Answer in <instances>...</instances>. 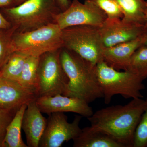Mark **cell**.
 <instances>
[{"label":"cell","instance_id":"obj_28","mask_svg":"<svg viewBox=\"0 0 147 147\" xmlns=\"http://www.w3.org/2000/svg\"><path fill=\"white\" fill-rule=\"evenodd\" d=\"M26 0H14V3L16 5V6L21 4L24 3Z\"/></svg>","mask_w":147,"mask_h":147},{"label":"cell","instance_id":"obj_27","mask_svg":"<svg viewBox=\"0 0 147 147\" xmlns=\"http://www.w3.org/2000/svg\"><path fill=\"white\" fill-rule=\"evenodd\" d=\"M13 2L14 0H0V8L8 7Z\"/></svg>","mask_w":147,"mask_h":147},{"label":"cell","instance_id":"obj_11","mask_svg":"<svg viewBox=\"0 0 147 147\" xmlns=\"http://www.w3.org/2000/svg\"><path fill=\"white\" fill-rule=\"evenodd\" d=\"M35 101L41 112L48 115L54 113L70 112L88 118L94 113L92 108L86 101L62 94L40 96L37 98Z\"/></svg>","mask_w":147,"mask_h":147},{"label":"cell","instance_id":"obj_15","mask_svg":"<svg viewBox=\"0 0 147 147\" xmlns=\"http://www.w3.org/2000/svg\"><path fill=\"white\" fill-rule=\"evenodd\" d=\"M73 142L74 147H125L105 130L91 125L82 129Z\"/></svg>","mask_w":147,"mask_h":147},{"label":"cell","instance_id":"obj_8","mask_svg":"<svg viewBox=\"0 0 147 147\" xmlns=\"http://www.w3.org/2000/svg\"><path fill=\"white\" fill-rule=\"evenodd\" d=\"M107 18L105 12L90 0H86L84 3L73 0L68 8L56 16L55 23L61 30L81 25L100 27Z\"/></svg>","mask_w":147,"mask_h":147},{"label":"cell","instance_id":"obj_18","mask_svg":"<svg viewBox=\"0 0 147 147\" xmlns=\"http://www.w3.org/2000/svg\"><path fill=\"white\" fill-rule=\"evenodd\" d=\"M39 61L40 57L28 56L18 81V82L24 86L34 91L36 94Z\"/></svg>","mask_w":147,"mask_h":147},{"label":"cell","instance_id":"obj_12","mask_svg":"<svg viewBox=\"0 0 147 147\" xmlns=\"http://www.w3.org/2000/svg\"><path fill=\"white\" fill-rule=\"evenodd\" d=\"M37 97L34 91L19 82L0 76V106L17 109L36 100Z\"/></svg>","mask_w":147,"mask_h":147},{"label":"cell","instance_id":"obj_9","mask_svg":"<svg viewBox=\"0 0 147 147\" xmlns=\"http://www.w3.org/2000/svg\"><path fill=\"white\" fill-rule=\"evenodd\" d=\"M49 115L39 147H61L64 143L73 140L81 133L79 125L82 116L76 115L72 122L69 123L63 113H54Z\"/></svg>","mask_w":147,"mask_h":147},{"label":"cell","instance_id":"obj_30","mask_svg":"<svg viewBox=\"0 0 147 147\" xmlns=\"http://www.w3.org/2000/svg\"><path fill=\"white\" fill-rule=\"evenodd\" d=\"M146 18L147 20V11L146 12ZM145 26L147 27V21L146 23V24H145Z\"/></svg>","mask_w":147,"mask_h":147},{"label":"cell","instance_id":"obj_22","mask_svg":"<svg viewBox=\"0 0 147 147\" xmlns=\"http://www.w3.org/2000/svg\"><path fill=\"white\" fill-rule=\"evenodd\" d=\"M105 12L108 19H122L123 14L115 0H90Z\"/></svg>","mask_w":147,"mask_h":147},{"label":"cell","instance_id":"obj_2","mask_svg":"<svg viewBox=\"0 0 147 147\" xmlns=\"http://www.w3.org/2000/svg\"><path fill=\"white\" fill-rule=\"evenodd\" d=\"M60 57L69 79L63 95L80 98L89 104L103 98L98 78L96 65L64 47L61 49Z\"/></svg>","mask_w":147,"mask_h":147},{"label":"cell","instance_id":"obj_17","mask_svg":"<svg viewBox=\"0 0 147 147\" xmlns=\"http://www.w3.org/2000/svg\"><path fill=\"white\" fill-rule=\"evenodd\" d=\"M27 104L22 105L16 111L15 116L7 128L3 147H28L21 137L22 121Z\"/></svg>","mask_w":147,"mask_h":147},{"label":"cell","instance_id":"obj_14","mask_svg":"<svg viewBox=\"0 0 147 147\" xmlns=\"http://www.w3.org/2000/svg\"><path fill=\"white\" fill-rule=\"evenodd\" d=\"M42 113L35 100L27 104L22 121V129L26 134L28 147H39L47 122Z\"/></svg>","mask_w":147,"mask_h":147},{"label":"cell","instance_id":"obj_4","mask_svg":"<svg viewBox=\"0 0 147 147\" xmlns=\"http://www.w3.org/2000/svg\"><path fill=\"white\" fill-rule=\"evenodd\" d=\"M96 68L105 104H109L116 95L125 99L144 98L141 91L145 89L144 80L139 76L130 71L116 70L103 61L96 64Z\"/></svg>","mask_w":147,"mask_h":147},{"label":"cell","instance_id":"obj_26","mask_svg":"<svg viewBox=\"0 0 147 147\" xmlns=\"http://www.w3.org/2000/svg\"><path fill=\"white\" fill-rule=\"evenodd\" d=\"M57 1L62 11L66 10L70 4L69 0H57Z\"/></svg>","mask_w":147,"mask_h":147},{"label":"cell","instance_id":"obj_1","mask_svg":"<svg viewBox=\"0 0 147 147\" xmlns=\"http://www.w3.org/2000/svg\"><path fill=\"white\" fill-rule=\"evenodd\" d=\"M147 105L146 99L134 98L126 105L97 110L88 119L91 126L105 130L125 147H133L135 131Z\"/></svg>","mask_w":147,"mask_h":147},{"label":"cell","instance_id":"obj_23","mask_svg":"<svg viewBox=\"0 0 147 147\" xmlns=\"http://www.w3.org/2000/svg\"><path fill=\"white\" fill-rule=\"evenodd\" d=\"M133 147H147V105L135 131Z\"/></svg>","mask_w":147,"mask_h":147},{"label":"cell","instance_id":"obj_13","mask_svg":"<svg viewBox=\"0 0 147 147\" xmlns=\"http://www.w3.org/2000/svg\"><path fill=\"white\" fill-rule=\"evenodd\" d=\"M145 31L142 35L135 39L112 47H105L102 55L103 61L118 71H126L131 56L136 50L144 44Z\"/></svg>","mask_w":147,"mask_h":147},{"label":"cell","instance_id":"obj_5","mask_svg":"<svg viewBox=\"0 0 147 147\" xmlns=\"http://www.w3.org/2000/svg\"><path fill=\"white\" fill-rule=\"evenodd\" d=\"M12 42L14 52L32 57H40L63 47L62 30L55 23L30 31L16 32Z\"/></svg>","mask_w":147,"mask_h":147},{"label":"cell","instance_id":"obj_3","mask_svg":"<svg viewBox=\"0 0 147 147\" xmlns=\"http://www.w3.org/2000/svg\"><path fill=\"white\" fill-rule=\"evenodd\" d=\"M62 11L57 0H26L19 5L1 9L16 32L30 31L55 23V17Z\"/></svg>","mask_w":147,"mask_h":147},{"label":"cell","instance_id":"obj_25","mask_svg":"<svg viewBox=\"0 0 147 147\" xmlns=\"http://www.w3.org/2000/svg\"><path fill=\"white\" fill-rule=\"evenodd\" d=\"M11 27L10 22L0 12V30L9 29Z\"/></svg>","mask_w":147,"mask_h":147},{"label":"cell","instance_id":"obj_24","mask_svg":"<svg viewBox=\"0 0 147 147\" xmlns=\"http://www.w3.org/2000/svg\"><path fill=\"white\" fill-rule=\"evenodd\" d=\"M18 109H9L0 106V147H3L7 128Z\"/></svg>","mask_w":147,"mask_h":147},{"label":"cell","instance_id":"obj_7","mask_svg":"<svg viewBox=\"0 0 147 147\" xmlns=\"http://www.w3.org/2000/svg\"><path fill=\"white\" fill-rule=\"evenodd\" d=\"M61 49L45 53L40 57L38 97L63 95L65 92L69 79L61 63Z\"/></svg>","mask_w":147,"mask_h":147},{"label":"cell","instance_id":"obj_29","mask_svg":"<svg viewBox=\"0 0 147 147\" xmlns=\"http://www.w3.org/2000/svg\"><path fill=\"white\" fill-rule=\"evenodd\" d=\"M146 27V31H145V40L144 45H147V27Z\"/></svg>","mask_w":147,"mask_h":147},{"label":"cell","instance_id":"obj_16","mask_svg":"<svg viewBox=\"0 0 147 147\" xmlns=\"http://www.w3.org/2000/svg\"><path fill=\"white\" fill-rule=\"evenodd\" d=\"M123 14L122 20L127 23L145 25L147 22V1L146 0H115Z\"/></svg>","mask_w":147,"mask_h":147},{"label":"cell","instance_id":"obj_19","mask_svg":"<svg viewBox=\"0 0 147 147\" xmlns=\"http://www.w3.org/2000/svg\"><path fill=\"white\" fill-rule=\"evenodd\" d=\"M28 57L27 55L20 52H13L0 70V76L18 82Z\"/></svg>","mask_w":147,"mask_h":147},{"label":"cell","instance_id":"obj_21","mask_svg":"<svg viewBox=\"0 0 147 147\" xmlns=\"http://www.w3.org/2000/svg\"><path fill=\"white\" fill-rule=\"evenodd\" d=\"M16 30L13 26L9 29L0 30V70L14 52L12 39Z\"/></svg>","mask_w":147,"mask_h":147},{"label":"cell","instance_id":"obj_6","mask_svg":"<svg viewBox=\"0 0 147 147\" xmlns=\"http://www.w3.org/2000/svg\"><path fill=\"white\" fill-rule=\"evenodd\" d=\"M63 47L80 55L96 65L103 61L105 46L99 27L88 26H73L62 30Z\"/></svg>","mask_w":147,"mask_h":147},{"label":"cell","instance_id":"obj_20","mask_svg":"<svg viewBox=\"0 0 147 147\" xmlns=\"http://www.w3.org/2000/svg\"><path fill=\"white\" fill-rule=\"evenodd\" d=\"M126 71H131L144 80L147 79V45H142L134 52Z\"/></svg>","mask_w":147,"mask_h":147},{"label":"cell","instance_id":"obj_10","mask_svg":"<svg viewBox=\"0 0 147 147\" xmlns=\"http://www.w3.org/2000/svg\"><path fill=\"white\" fill-rule=\"evenodd\" d=\"M145 25L124 22L122 19H108L99 27L105 47H110L127 42L142 35L146 30Z\"/></svg>","mask_w":147,"mask_h":147}]
</instances>
